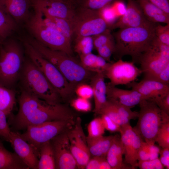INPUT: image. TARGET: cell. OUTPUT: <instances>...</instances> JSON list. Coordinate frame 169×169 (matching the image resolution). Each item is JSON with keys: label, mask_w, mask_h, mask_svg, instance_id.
<instances>
[{"label": "cell", "mask_w": 169, "mask_h": 169, "mask_svg": "<svg viewBox=\"0 0 169 169\" xmlns=\"http://www.w3.org/2000/svg\"><path fill=\"white\" fill-rule=\"evenodd\" d=\"M64 1L72 5L75 7H78L80 3L81 0H64Z\"/></svg>", "instance_id": "cell-55"}, {"label": "cell", "mask_w": 169, "mask_h": 169, "mask_svg": "<svg viewBox=\"0 0 169 169\" xmlns=\"http://www.w3.org/2000/svg\"><path fill=\"white\" fill-rule=\"evenodd\" d=\"M34 14L27 23L33 38L44 46L71 55V42L56 29L47 25L41 12L34 8Z\"/></svg>", "instance_id": "cell-6"}, {"label": "cell", "mask_w": 169, "mask_h": 169, "mask_svg": "<svg viewBox=\"0 0 169 169\" xmlns=\"http://www.w3.org/2000/svg\"><path fill=\"white\" fill-rule=\"evenodd\" d=\"M17 22L0 5V40L2 42L16 29Z\"/></svg>", "instance_id": "cell-29"}, {"label": "cell", "mask_w": 169, "mask_h": 169, "mask_svg": "<svg viewBox=\"0 0 169 169\" xmlns=\"http://www.w3.org/2000/svg\"><path fill=\"white\" fill-rule=\"evenodd\" d=\"M75 120H57L28 126L20 134L22 137L32 146L38 153L40 146L57 135L67 132L73 126Z\"/></svg>", "instance_id": "cell-9"}, {"label": "cell", "mask_w": 169, "mask_h": 169, "mask_svg": "<svg viewBox=\"0 0 169 169\" xmlns=\"http://www.w3.org/2000/svg\"><path fill=\"white\" fill-rule=\"evenodd\" d=\"M149 149L150 160H153L158 158L160 149L158 147L155 145V144L149 145Z\"/></svg>", "instance_id": "cell-53"}, {"label": "cell", "mask_w": 169, "mask_h": 169, "mask_svg": "<svg viewBox=\"0 0 169 169\" xmlns=\"http://www.w3.org/2000/svg\"><path fill=\"white\" fill-rule=\"evenodd\" d=\"M114 136H101L95 137L87 136L88 149L91 155L106 157L112 143Z\"/></svg>", "instance_id": "cell-25"}, {"label": "cell", "mask_w": 169, "mask_h": 169, "mask_svg": "<svg viewBox=\"0 0 169 169\" xmlns=\"http://www.w3.org/2000/svg\"><path fill=\"white\" fill-rule=\"evenodd\" d=\"M43 17L44 21L47 25L59 32L71 42L74 38L72 20L44 15Z\"/></svg>", "instance_id": "cell-28"}, {"label": "cell", "mask_w": 169, "mask_h": 169, "mask_svg": "<svg viewBox=\"0 0 169 169\" xmlns=\"http://www.w3.org/2000/svg\"><path fill=\"white\" fill-rule=\"evenodd\" d=\"M120 132L125 149V161L132 169H136L138 167L137 155L142 139L134 130L130 123L121 126Z\"/></svg>", "instance_id": "cell-16"}, {"label": "cell", "mask_w": 169, "mask_h": 169, "mask_svg": "<svg viewBox=\"0 0 169 169\" xmlns=\"http://www.w3.org/2000/svg\"><path fill=\"white\" fill-rule=\"evenodd\" d=\"M21 45L9 40L0 45V85L13 89L18 81L24 60Z\"/></svg>", "instance_id": "cell-5"}, {"label": "cell", "mask_w": 169, "mask_h": 169, "mask_svg": "<svg viewBox=\"0 0 169 169\" xmlns=\"http://www.w3.org/2000/svg\"><path fill=\"white\" fill-rule=\"evenodd\" d=\"M138 167L141 169H163L164 166L158 158L153 160L138 161Z\"/></svg>", "instance_id": "cell-44"}, {"label": "cell", "mask_w": 169, "mask_h": 169, "mask_svg": "<svg viewBox=\"0 0 169 169\" xmlns=\"http://www.w3.org/2000/svg\"><path fill=\"white\" fill-rule=\"evenodd\" d=\"M105 129L101 117H97L91 120L87 127L88 135L90 137H95L103 136Z\"/></svg>", "instance_id": "cell-34"}, {"label": "cell", "mask_w": 169, "mask_h": 169, "mask_svg": "<svg viewBox=\"0 0 169 169\" xmlns=\"http://www.w3.org/2000/svg\"><path fill=\"white\" fill-rule=\"evenodd\" d=\"M99 11L102 18L109 28L111 27L118 19L110 4L104 7Z\"/></svg>", "instance_id": "cell-38"}, {"label": "cell", "mask_w": 169, "mask_h": 169, "mask_svg": "<svg viewBox=\"0 0 169 169\" xmlns=\"http://www.w3.org/2000/svg\"><path fill=\"white\" fill-rule=\"evenodd\" d=\"M92 37L94 48L96 50L100 47L114 41L109 29Z\"/></svg>", "instance_id": "cell-36"}, {"label": "cell", "mask_w": 169, "mask_h": 169, "mask_svg": "<svg viewBox=\"0 0 169 169\" xmlns=\"http://www.w3.org/2000/svg\"><path fill=\"white\" fill-rule=\"evenodd\" d=\"M23 45L25 52L28 58L43 74L62 100L71 99L74 94L75 89L59 70L27 41L24 42Z\"/></svg>", "instance_id": "cell-7"}, {"label": "cell", "mask_w": 169, "mask_h": 169, "mask_svg": "<svg viewBox=\"0 0 169 169\" xmlns=\"http://www.w3.org/2000/svg\"><path fill=\"white\" fill-rule=\"evenodd\" d=\"M139 104L138 121L133 128L148 145H154L162 122L161 110L151 100H143Z\"/></svg>", "instance_id": "cell-8"}, {"label": "cell", "mask_w": 169, "mask_h": 169, "mask_svg": "<svg viewBox=\"0 0 169 169\" xmlns=\"http://www.w3.org/2000/svg\"><path fill=\"white\" fill-rule=\"evenodd\" d=\"M43 15L71 20L76 7L63 0H31Z\"/></svg>", "instance_id": "cell-15"}, {"label": "cell", "mask_w": 169, "mask_h": 169, "mask_svg": "<svg viewBox=\"0 0 169 169\" xmlns=\"http://www.w3.org/2000/svg\"><path fill=\"white\" fill-rule=\"evenodd\" d=\"M74 92L78 97L90 100L93 97V90L90 85L85 83L78 85L74 90Z\"/></svg>", "instance_id": "cell-40"}, {"label": "cell", "mask_w": 169, "mask_h": 169, "mask_svg": "<svg viewBox=\"0 0 169 169\" xmlns=\"http://www.w3.org/2000/svg\"><path fill=\"white\" fill-rule=\"evenodd\" d=\"M8 142L16 154L29 169H38V153L32 146L22 137L20 133L11 131Z\"/></svg>", "instance_id": "cell-17"}, {"label": "cell", "mask_w": 169, "mask_h": 169, "mask_svg": "<svg viewBox=\"0 0 169 169\" xmlns=\"http://www.w3.org/2000/svg\"><path fill=\"white\" fill-rule=\"evenodd\" d=\"M99 169H112V168L106 160V158L104 159L101 162Z\"/></svg>", "instance_id": "cell-54"}, {"label": "cell", "mask_w": 169, "mask_h": 169, "mask_svg": "<svg viewBox=\"0 0 169 169\" xmlns=\"http://www.w3.org/2000/svg\"><path fill=\"white\" fill-rule=\"evenodd\" d=\"M106 97L108 99L113 100L131 108L145 100L137 91L120 89L110 84H106Z\"/></svg>", "instance_id": "cell-20"}, {"label": "cell", "mask_w": 169, "mask_h": 169, "mask_svg": "<svg viewBox=\"0 0 169 169\" xmlns=\"http://www.w3.org/2000/svg\"><path fill=\"white\" fill-rule=\"evenodd\" d=\"M31 0H0V5L16 22L27 18Z\"/></svg>", "instance_id": "cell-22"}, {"label": "cell", "mask_w": 169, "mask_h": 169, "mask_svg": "<svg viewBox=\"0 0 169 169\" xmlns=\"http://www.w3.org/2000/svg\"><path fill=\"white\" fill-rule=\"evenodd\" d=\"M75 51L79 56L92 53L94 48L92 36H86L75 39Z\"/></svg>", "instance_id": "cell-33"}, {"label": "cell", "mask_w": 169, "mask_h": 169, "mask_svg": "<svg viewBox=\"0 0 169 169\" xmlns=\"http://www.w3.org/2000/svg\"><path fill=\"white\" fill-rule=\"evenodd\" d=\"M101 115V118L105 130L112 132H120L121 126L107 115L105 114H102Z\"/></svg>", "instance_id": "cell-45"}, {"label": "cell", "mask_w": 169, "mask_h": 169, "mask_svg": "<svg viewBox=\"0 0 169 169\" xmlns=\"http://www.w3.org/2000/svg\"><path fill=\"white\" fill-rule=\"evenodd\" d=\"M115 46L114 41L100 47L96 49L98 55L106 61L110 62L111 56L114 51Z\"/></svg>", "instance_id": "cell-41"}, {"label": "cell", "mask_w": 169, "mask_h": 169, "mask_svg": "<svg viewBox=\"0 0 169 169\" xmlns=\"http://www.w3.org/2000/svg\"><path fill=\"white\" fill-rule=\"evenodd\" d=\"M16 93L13 89L0 85V110L7 117L11 115L15 103Z\"/></svg>", "instance_id": "cell-30"}, {"label": "cell", "mask_w": 169, "mask_h": 169, "mask_svg": "<svg viewBox=\"0 0 169 169\" xmlns=\"http://www.w3.org/2000/svg\"></svg>", "instance_id": "cell-58"}, {"label": "cell", "mask_w": 169, "mask_h": 169, "mask_svg": "<svg viewBox=\"0 0 169 169\" xmlns=\"http://www.w3.org/2000/svg\"><path fill=\"white\" fill-rule=\"evenodd\" d=\"M151 3L169 15V0H148Z\"/></svg>", "instance_id": "cell-51"}, {"label": "cell", "mask_w": 169, "mask_h": 169, "mask_svg": "<svg viewBox=\"0 0 169 169\" xmlns=\"http://www.w3.org/2000/svg\"><path fill=\"white\" fill-rule=\"evenodd\" d=\"M74 37L75 38L93 36L109 29L99 10L78 6L72 20Z\"/></svg>", "instance_id": "cell-11"}, {"label": "cell", "mask_w": 169, "mask_h": 169, "mask_svg": "<svg viewBox=\"0 0 169 169\" xmlns=\"http://www.w3.org/2000/svg\"><path fill=\"white\" fill-rule=\"evenodd\" d=\"M159 108L169 115V93L153 100Z\"/></svg>", "instance_id": "cell-46"}, {"label": "cell", "mask_w": 169, "mask_h": 169, "mask_svg": "<svg viewBox=\"0 0 169 169\" xmlns=\"http://www.w3.org/2000/svg\"><path fill=\"white\" fill-rule=\"evenodd\" d=\"M110 5L118 18L122 16L125 13L126 6L121 0H116Z\"/></svg>", "instance_id": "cell-48"}, {"label": "cell", "mask_w": 169, "mask_h": 169, "mask_svg": "<svg viewBox=\"0 0 169 169\" xmlns=\"http://www.w3.org/2000/svg\"><path fill=\"white\" fill-rule=\"evenodd\" d=\"M144 79L155 80L161 70L169 64V46L155 36L148 49L139 61Z\"/></svg>", "instance_id": "cell-10"}, {"label": "cell", "mask_w": 169, "mask_h": 169, "mask_svg": "<svg viewBox=\"0 0 169 169\" xmlns=\"http://www.w3.org/2000/svg\"><path fill=\"white\" fill-rule=\"evenodd\" d=\"M162 122L156 139L162 148H169V115L161 110Z\"/></svg>", "instance_id": "cell-31"}, {"label": "cell", "mask_w": 169, "mask_h": 169, "mask_svg": "<svg viewBox=\"0 0 169 169\" xmlns=\"http://www.w3.org/2000/svg\"><path fill=\"white\" fill-rule=\"evenodd\" d=\"M116 0H81L79 6L100 10Z\"/></svg>", "instance_id": "cell-35"}, {"label": "cell", "mask_w": 169, "mask_h": 169, "mask_svg": "<svg viewBox=\"0 0 169 169\" xmlns=\"http://www.w3.org/2000/svg\"><path fill=\"white\" fill-rule=\"evenodd\" d=\"M7 117L5 113L0 110V133L2 138L8 142L11 130L7 121Z\"/></svg>", "instance_id": "cell-43"}, {"label": "cell", "mask_w": 169, "mask_h": 169, "mask_svg": "<svg viewBox=\"0 0 169 169\" xmlns=\"http://www.w3.org/2000/svg\"><path fill=\"white\" fill-rule=\"evenodd\" d=\"M105 77L104 73H96L90 81L93 90V97L94 100L95 107L93 112L96 114H98L107 101Z\"/></svg>", "instance_id": "cell-21"}, {"label": "cell", "mask_w": 169, "mask_h": 169, "mask_svg": "<svg viewBox=\"0 0 169 169\" xmlns=\"http://www.w3.org/2000/svg\"><path fill=\"white\" fill-rule=\"evenodd\" d=\"M67 134L71 151L78 169H85L91 155L88 146L87 136L84 132L80 117L76 118L74 125Z\"/></svg>", "instance_id": "cell-12"}, {"label": "cell", "mask_w": 169, "mask_h": 169, "mask_svg": "<svg viewBox=\"0 0 169 169\" xmlns=\"http://www.w3.org/2000/svg\"><path fill=\"white\" fill-rule=\"evenodd\" d=\"M26 41L45 59L54 64L75 89L79 84L90 80L96 73L85 68L79 62L63 52L51 49L34 38Z\"/></svg>", "instance_id": "cell-3"}, {"label": "cell", "mask_w": 169, "mask_h": 169, "mask_svg": "<svg viewBox=\"0 0 169 169\" xmlns=\"http://www.w3.org/2000/svg\"><path fill=\"white\" fill-rule=\"evenodd\" d=\"M155 80L164 84L169 85V64L161 70Z\"/></svg>", "instance_id": "cell-50"}, {"label": "cell", "mask_w": 169, "mask_h": 169, "mask_svg": "<svg viewBox=\"0 0 169 169\" xmlns=\"http://www.w3.org/2000/svg\"><path fill=\"white\" fill-rule=\"evenodd\" d=\"M18 102V113L9 116L12 131H18L29 126L48 121L75 120L76 118L74 113L66 105L49 103L22 90Z\"/></svg>", "instance_id": "cell-1"}, {"label": "cell", "mask_w": 169, "mask_h": 169, "mask_svg": "<svg viewBox=\"0 0 169 169\" xmlns=\"http://www.w3.org/2000/svg\"><path fill=\"white\" fill-rule=\"evenodd\" d=\"M106 157L94 156L90 159L87 163L85 169H99L101 162Z\"/></svg>", "instance_id": "cell-49"}, {"label": "cell", "mask_w": 169, "mask_h": 169, "mask_svg": "<svg viewBox=\"0 0 169 169\" xmlns=\"http://www.w3.org/2000/svg\"><path fill=\"white\" fill-rule=\"evenodd\" d=\"M128 85L131 89L140 93L145 100H153L169 93V85L154 79H143L139 82L133 81Z\"/></svg>", "instance_id": "cell-19"}, {"label": "cell", "mask_w": 169, "mask_h": 169, "mask_svg": "<svg viewBox=\"0 0 169 169\" xmlns=\"http://www.w3.org/2000/svg\"><path fill=\"white\" fill-rule=\"evenodd\" d=\"M126 6L125 13L112 25L111 28L140 27L153 23L146 19L136 1L127 0Z\"/></svg>", "instance_id": "cell-18"}, {"label": "cell", "mask_w": 169, "mask_h": 169, "mask_svg": "<svg viewBox=\"0 0 169 169\" xmlns=\"http://www.w3.org/2000/svg\"><path fill=\"white\" fill-rule=\"evenodd\" d=\"M124 153V148L120 136L118 135H114L112 143L106 156L112 169L131 168L127 166L123 162V156Z\"/></svg>", "instance_id": "cell-23"}, {"label": "cell", "mask_w": 169, "mask_h": 169, "mask_svg": "<svg viewBox=\"0 0 169 169\" xmlns=\"http://www.w3.org/2000/svg\"><path fill=\"white\" fill-rule=\"evenodd\" d=\"M0 169H29L14 152L8 151L0 140Z\"/></svg>", "instance_id": "cell-26"}, {"label": "cell", "mask_w": 169, "mask_h": 169, "mask_svg": "<svg viewBox=\"0 0 169 169\" xmlns=\"http://www.w3.org/2000/svg\"><path fill=\"white\" fill-rule=\"evenodd\" d=\"M38 153L39 159L38 169H56L54 154L50 141L40 146Z\"/></svg>", "instance_id": "cell-27"}, {"label": "cell", "mask_w": 169, "mask_h": 169, "mask_svg": "<svg viewBox=\"0 0 169 169\" xmlns=\"http://www.w3.org/2000/svg\"><path fill=\"white\" fill-rule=\"evenodd\" d=\"M136 1L149 21L154 23H161L169 24V15L148 0H137Z\"/></svg>", "instance_id": "cell-24"}, {"label": "cell", "mask_w": 169, "mask_h": 169, "mask_svg": "<svg viewBox=\"0 0 169 169\" xmlns=\"http://www.w3.org/2000/svg\"><path fill=\"white\" fill-rule=\"evenodd\" d=\"M156 25L153 23L145 26L120 29L114 34L115 57L118 60L128 55L134 64L139 63L141 56L148 49L156 36Z\"/></svg>", "instance_id": "cell-2"}, {"label": "cell", "mask_w": 169, "mask_h": 169, "mask_svg": "<svg viewBox=\"0 0 169 169\" xmlns=\"http://www.w3.org/2000/svg\"><path fill=\"white\" fill-rule=\"evenodd\" d=\"M18 81L21 90L52 104L61 103L59 94L41 71L28 58H25Z\"/></svg>", "instance_id": "cell-4"}, {"label": "cell", "mask_w": 169, "mask_h": 169, "mask_svg": "<svg viewBox=\"0 0 169 169\" xmlns=\"http://www.w3.org/2000/svg\"><path fill=\"white\" fill-rule=\"evenodd\" d=\"M71 106L77 111L86 112L91 110V105L89 100L78 97L73 99L71 102Z\"/></svg>", "instance_id": "cell-37"}, {"label": "cell", "mask_w": 169, "mask_h": 169, "mask_svg": "<svg viewBox=\"0 0 169 169\" xmlns=\"http://www.w3.org/2000/svg\"><path fill=\"white\" fill-rule=\"evenodd\" d=\"M0 137L2 138V135L0 133Z\"/></svg>", "instance_id": "cell-56"}, {"label": "cell", "mask_w": 169, "mask_h": 169, "mask_svg": "<svg viewBox=\"0 0 169 169\" xmlns=\"http://www.w3.org/2000/svg\"><path fill=\"white\" fill-rule=\"evenodd\" d=\"M98 114H105L107 115L121 126L130 123V120L120 114L112 103L107 99L106 103L101 108Z\"/></svg>", "instance_id": "cell-32"}, {"label": "cell", "mask_w": 169, "mask_h": 169, "mask_svg": "<svg viewBox=\"0 0 169 169\" xmlns=\"http://www.w3.org/2000/svg\"><path fill=\"white\" fill-rule=\"evenodd\" d=\"M149 145L142 141L137 155L138 161H143L150 160Z\"/></svg>", "instance_id": "cell-47"}, {"label": "cell", "mask_w": 169, "mask_h": 169, "mask_svg": "<svg viewBox=\"0 0 169 169\" xmlns=\"http://www.w3.org/2000/svg\"><path fill=\"white\" fill-rule=\"evenodd\" d=\"M155 33L156 37L161 42L169 46V24L165 26L156 24Z\"/></svg>", "instance_id": "cell-39"}, {"label": "cell", "mask_w": 169, "mask_h": 169, "mask_svg": "<svg viewBox=\"0 0 169 169\" xmlns=\"http://www.w3.org/2000/svg\"><path fill=\"white\" fill-rule=\"evenodd\" d=\"M2 42L0 40V45L1 44Z\"/></svg>", "instance_id": "cell-57"}, {"label": "cell", "mask_w": 169, "mask_h": 169, "mask_svg": "<svg viewBox=\"0 0 169 169\" xmlns=\"http://www.w3.org/2000/svg\"><path fill=\"white\" fill-rule=\"evenodd\" d=\"M97 56L92 53H89L79 56L80 62L86 69L94 72V69Z\"/></svg>", "instance_id": "cell-42"}, {"label": "cell", "mask_w": 169, "mask_h": 169, "mask_svg": "<svg viewBox=\"0 0 169 169\" xmlns=\"http://www.w3.org/2000/svg\"><path fill=\"white\" fill-rule=\"evenodd\" d=\"M160 160L164 166L169 169V148H162L160 149Z\"/></svg>", "instance_id": "cell-52"}, {"label": "cell", "mask_w": 169, "mask_h": 169, "mask_svg": "<svg viewBox=\"0 0 169 169\" xmlns=\"http://www.w3.org/2000/svg\"><path fill=\"white\" fill-rule=\"evenodd\" d=\"M133 62L120 59L110 63L104 72L105 77L110 80V84L116 86L128 85L134 81L142 73L141 70Z\"/></svg>", "instance_id": "cell-13"}, {"label": "cell", "mask_w": 169, "mask_h": 169, "mask_svg": "<svg viewBox=\"0 0 169 169\" xmlns=\"http://www.w3.org/2000/svg\"><path fill=\"white\" fill-rule=\"evenodd\" d=\"M67 132L57 135L50 141L54 154L56 169H78L71 151Z\"/></svg>", "instance_id": "cell-14"}]
</instances>
